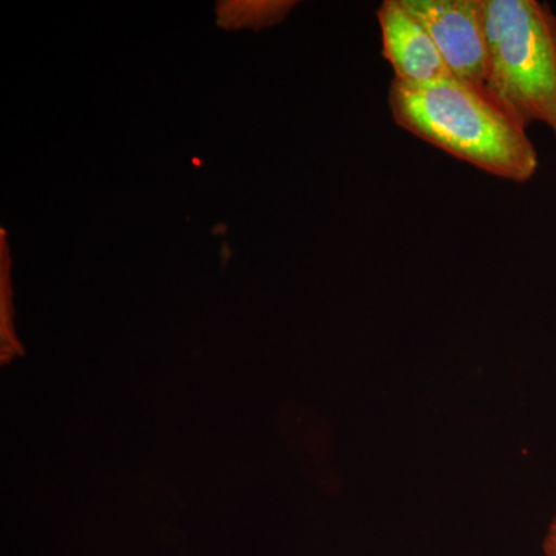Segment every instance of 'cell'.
<instances>
[{
    "label": "cell",
    "instance_id": "6da1fadb",
    "mask_svg": "<svg viewBox=\"0 0 556 556\" xmlns=\"http://www.w3.org/2000/svg\"><path fill=\"white\" fill-rule=\"evenodd\" d=\"M388 104L399 127L486 174L515 182L536 174L540 160L526 127L455 76L427 84L393 79Z\"/></svg>",
    "mask_w": 556,
    "mask_h": 556
},
{
    "label": "cell",
    "instance_id": "7a4b0ae2",
    "mask_svg": "<svg viewBox=\"0 0 556 556\" xmlns=\"http://www.w3.org/2000/svg\"><path fill=\"white\" fill-rule=\"evenodd\" d=\"M485 93L522 127L546 124L556 139V14L538 0H481Z\"/></svg>",
    "mask_w": 556,
    "mask_h": 556
},
{
    "label": "cell",
    "instance_id": "3957f363",
    "mask_svg": "<svg viewBox=\"0 0 556 556\" xmlns=\"http://www.w3.org/2000/svg\"><path fill=\"white\" fill-rule=\"evenodd\" d=\"M437 43L448 72L485 91L486 46L481 0H402Z\"/></svg>",
    "mask_w": 556,
    "mask_h": 556
},
{
    "label": "cell",
    "instance_id": "277c9868",
    "mask_svg": "<svg viewBox=\"0 0 556 556\" xmlns=\"http://www.w3.org/2000/svg\"><path fill=\"white\" fill-rule=\"evenodd\" d=\"M383 58L394 68V79L427 84L453 76L426 27L402 0H386L378 10Z\"/></svg>",
    "mask_w": 556,
    "mask_h": 556
},
{
    "label": "cell",
    "instance_id": "5b68a950",
    "mask_svg": "<svg viewBox=\"0 0 556 556\" xmlns=\"http://www.w3.org/2000/svg\"><path fill=\"white\" fill-rule=\"evenodd\" d=\"M295 2L288 0H274V2H239L228 3V13L219 14L222 20L228 22L239 21L241 25L249 27L262 28L268 25L277 24L287 17L289 11L294 9Z\"/></svg>",
    "mask_w": 556,
    "mask_h": 556
},
{
    "label": "cell",
    "instance_id": "8992f818",
    "mask_svg": "<svg viewBox=\"0 0 556 556\" xmlns=\"http://www.w3.org/2000/svg\"><path fill=\"white\" fill-rule=\"evenodd\" d=\"M544 556H556V517L548 526L543 543Z\"/></svg>",
    "mask_w": 556,
    "mask_h": 556
}]
</instances>
